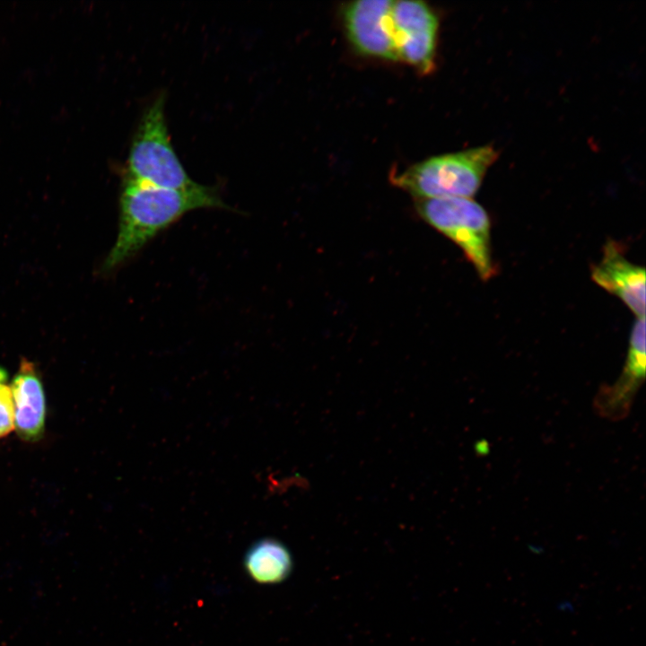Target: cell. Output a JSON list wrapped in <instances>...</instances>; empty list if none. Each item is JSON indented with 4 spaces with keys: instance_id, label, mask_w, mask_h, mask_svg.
<instances>
[{
    "instance_id": "cell-7",
    "label": "cell",
    "mask_w": 646,
    "mask_h": 646,
    "mask_svg": "<svg viewBox=\"0 0 646 646\" xmlns=\"http://www.w3.org/2000/svg\"><path fill=\"white\" fill-rule=\"evenodd\" d=\"M645 318H639L631 331L624 370L611 386L596 395L594 405L598 415L610 420L625 417L645 378Z\"/></svg>"
},
{
    "instance_id": "cell-11",
    "label": "cell",
    "mask_w": 646,
    "mask_h": 646,
    "mask_svg": "<svg viewBox=\"0 0 646 646\" xmlns=\"http://www.w3.org/2000/svg\"><path fill=\"white\" fill-rule=\"evenodd\" d=\"M14 428V406L12 391L4 380H0V438L9 434Z\"/></svg>"
},
{
    "instance_id": "cell-2",
    "label": "cell",
    "mask_w": 646,
    "mask_h": 646,
    "mask_svg": "<svg viewBox=\"0 0 646 646\" xmlns=\"http://www.w3.org/2000/svg\"><path fill=\"white\" fill-rule=\"evenodd\" d=\"M498 156L492 145L437 155L394 174L391 181L416 199L471 198Z\"/></svg>"
},
{
    "instance_id": "cell-3",
    "label": "cell",
    "mask_w": 646,
    "mask_h": 646,
    "mask_svg": "<svg viewBox=\"0 0 646 646\" xmlns=\"http://www.w3.org/2000/svg\"><path fill=\"white\" fill-rule=\"evenodd\" d=\"M164 107L161 93L144 111L131 141L124 178L159 188H188L196 182L173 148Z\"/></svg>"
},
{
    "instance_id": "cell-5",
    "label": "cell",
    "mask_w": 646,
    "mask_h": 646,
    "mask_svg": "<svg viewBox=\"0 0 646 646\" xmlns=\"http://www.w3.org/2000/svg\"><path fill=\"white\" fill-rule=\"evenodd\" d=\"M393 40L397 60L418 71L430 73L434 66L439 19L422 1H393Z\"/></svg>"
},
{
    "instance_id": "cell-1",
    "label": "cell",
    "mask_w": 646,
    "mask_h": 646,
    "mask_svg": "<svg viewBox=\"0 0 646 646\" xmlns=\"http://www.w3.org/2000/svg\"><path fill=\"white\" fill-rule=\"evenodd\" d=\"M228 209L215 188L196 185L164 188L124 178L119 198L118 237L105 259L112 269L138 253L151 240L188 212Z\"/></svg>"
},
{
    "instance_id": "cell-4",
    "label": "cell",
    "mask_w": 646,
    "mask_h": 646,
    "mask_svg": "<svg viewBox=\"0 0 646 646\" xmlns=\"http://www.w3.org/2000/svg\"><path fill=\"white\" fill-rule=\"evenodd\" d=\"M423 220L458 245L479 277L495 274L491 249V221L485 209L466 197L416 199Z\"/></svg>"
},
{
    "instance_id": "cell-10",
    "label": "cell",
    "mask_w": 646,
    "mask_h": 646,
    "mask_svg": "<svg viewBox=\"0 0 646 646\" xmlns=\"http://www.w3.org/2000/svg\"><path fill=\"white\" fill-rule=\"evenodd\" d=\"M243 565L252 581L270 585L285 581L292 571L293 562L291 552L282 542L262 538L247 550Z\"/></svg>"
},
{
    "instance_id": "cell-9",
    "label": "cell",
    "mask_w": 646,
    "mask_h": 646,
    "mask_svg": "<svg viewBox=\"0 0 646 646\" xmlns=\"http://www.w3.org/2000/svg\"><path fill=\"white\" fill-rule=\"evenodd\" d=\"M10 388L17 434L28 442L39 441L44 433L47 409L42 381L33 362L21 360Z\"/></svg>"
},
{
    "instance_id": "cell-8",
    "label": "cell",
    "mask_w": 646,
    "mask_h": 646,
    "mask_svg": "<svg viewBox=\"0 0 646 646\" xmlns=\"http://www.w3.org/2000/svg\"><path fill=\"white\" fill-rule=\"evenodd\" d=\"M592 280L618 297L638 318L645 317V269L629 261L613 241L604 247L601 260L593 266Z\"/></svg>"
},
{
    "instance_id": "cell-12",
    "label": "cell",
    "mask_w": 646,
    "mask_h": 646,
    "mask_svg": "<svg viewBox=\"0 0 646 646\" xmlns=\"http://www.w3.org/2000/svg\"><path fill=\"white\" fill-rule=\"evenodd\" d=\"M556 610L563 614H571L575 611V605L569 599H563L557 602Z\"/></svg>"
},
{
    "instance_id": "cell-6",
    "label": "cell",
    "mask_w": 646,
    "mask_h": 646,
    "mask_svg": "<svg viewBox=\"0 0 646 646\" xmlns=\"http://www.w3.org/2000/svg\"><path fill=\"white\" fill-rule=\"evenodd\" d=\"M391 0H359L344 7L347 36L361 54L397 60L391 20Z\"/></svg>"
}]
</instances>
